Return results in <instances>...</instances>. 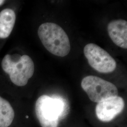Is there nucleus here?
Listing matches in <instances>:
<instances>
[{"label":"nucleus","instance_id":"3","mask_svg":"<svg viewBox=\"0 0 127 127\" xmlns=\"http://www.w3.org/2000/svg\"><path fill=\"white\" fill-rule=\"evenodd\" d=\"M65 103L61 98L43 95L35 103L37 118L41 127H58L59 118L63 113Z\"/></svg>","mask_w":127,"mask_h":127},{"label":"nucleus","instance_id":"5","mask_svg":"<svg viewBox=\"0 0 127 127\" xmlns=\"http://www.w3.org/2000/svg\"><path fill=\"white\" fill-rule=\"evenodd\" d=\"M83 52L91 67L98 72L112 73L116 68L117 64L114 58L96 44H87L84 48Z\"/></svg>","mask_w":127,"mask_h":127},{"label":"nucleus","instance_id":"8","mask_svg":"<svg viewBox=\"0 0 127 127\" xmlns=\"http://www.w3.org/2000/svg\"><path fill=\"white\" fill-rule=\"evenodd\" d=\"M16 22V14L13 10L5 9L0 12V38L9 36Z\"/></svg>","mask_w":127,"mask_h":127},{"label":"nucleus","instance_id":"6","mask_svg":"<svg viewBox=\"0 0 127 127\" xmlns=\"http://www.w3.org/2000/svg\"><path fill=\"white\" fill-rule=\"evenodd\" d=\"M124 106L125 102L122 97H112L97 103L95 114L101 121L109 122L123 112Z\"/></svg>","mask_w":127,"mask_h":127},{"label":"nucleus","instance_id":"1","mask_svg":"<svg viewBox=\"0 0 127 127\" xmlns=\"http://www.w3.org/2000/svg\"><path fill=\"white\" fill-rule=\"evenodd\" d=\"M38 34L43 45L51 54L64 57L70 52L71 46L68 35L59 25L43 23L39 27Z\"/></svg>","mask_w":127,"mask_h":127},{"label":"nucleus","instance_id":"7","mask_svg":"<svg viewBox=\"0 0 127 127\" xmlns=\"http://www.w3.org/2000/svg\"><path fill=\"white\" fill-rule=\"evenodd\" d=\"M107 31L109 37L119 47L127 48V22L123 19L113 20L108 24Z\"/></svg>","mask_w":127,"mask_h":127},{"label":"nucleus","instance_id":"9","mask_svg":"<svg viewBox=\"0 0 127 127\" xmlns=\"http://www.w3.org/2000/svg\"><path fill=\"white\" fill-rule=\"evenodd\" d=\"M15 112L11 105L0 96V127H9L13 122Z\"/></svg>","mask_w":127,"mask_h":127},{"label":"nucleus","instance_id":"4","mask_svg":"<svg viewBox=\"0 0 127 127\" xmlns=\"http://www.w3.org/2000/svg\"><path fill=\"white\" fill-rule=\"evenodd\" d=\"M81 86L90 100L95 103L118 96V89L115 85L95 76L89 75L83 78Z\"/></svg>","mask_w":127,"mask_h":127},{"label":"nucleus","instance_id":"2","mask_svg":"<svg viewBox=\"0 0 127 127\" xmlns=\"http://www.w3.org/2000/svg\"><path fill=\"white\" fill-rule=\"evenodd\" d=\"M1 67L5 73L9 75L10 81L18 86H24L34 71V64L32 59L24 55L13 58L6 55L2 60Z\"/></svg>","mask_w":127,"mask_h":127},{"label":"nucleus","instance_id":"10","mask_svg":"<svg viewBox=\"0 0 127 127\" xmlns=\"http://www.w3.org/2000/svg\"><path fill=\"white\" fill-rule=\"evenodd\" d=\"M4 0H0V6H1V5L3 4L4 2Z\"/></svg>","mask_w":127,"mask_h":127}]
</instances>
